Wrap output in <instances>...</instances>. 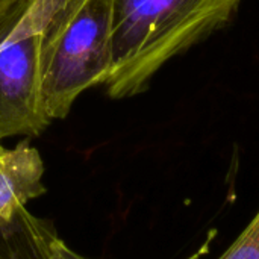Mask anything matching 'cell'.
Masks as SVG:
<instances>
[{
    "label": "cell",
    "mask_w": 259,
    "mask_h": 259,
    "mask_svg": "<svg viewBox=\"0 0 259 259\" xmlns=\"http://www.w3.org/2000/svg\"><path fill=\"white\" fill-rule=\"evenodd\" d=\"M112 99L134 97L173 56L223 27L241 0H111Z\"/></svg>",
    "instance_id": "obj_1"
},
{
    "label": "cell",
    "mask_w": 259,
    "mask_h": 259,
    "mask_svg": "<svg viewBox=\"0 0 259 259\" xmlns=\"http://www.w3.org/2000/svg\"><path fill=\"white\" fill-rule=\"evenodd\" d=\"M111 70V0H62L41 42V91L52 121L65 118L83 91L105 85Z\"/></svg>",
    "instance_id": "obj_2"
},
{
    "label": "cell",
    "mask_w": 259,
    "mask_h": 259,
    "mask_svg": "<svg viewBox=\"0 0 259 259\" xmlns=\"http://www.w3.org/2000/svg\"><path fill=\"white\" fill-rule=\"evenodd\" d=\"M62 0H35L0 42V143L38 137L52 123L41 91L44 29Z\"/></svg>",
    "instance_id": "obj_3"
},
{
    "label": "cell",
    "mask_w": 259,
    "mask_h": 259,
    "mask_svg": "<svg viewBox=\"0 0 259 259\" xmlns=\"http://www.w3.org/2000/svg\"><path fill=\"white\" fill-rule=\"evenodd\" d=\"M44 162L27 140L0 152V226L9 223L26 205L46 194Z\"/></svg>",
    "instance_id": "obj_4"
},
{
    "label": "cell",
    "mask_w": 259,
    "mask_h": 259,
    "mask_svg": "<svg viewBox=\"0 0 259 259\" xmlns=\"http://www.w3.org/2000/svg\"><path fill=\"white\" fill-rule=\"evenodd\" d=\"M56 235L52 223L21 208L9 223L0 226V259H50Z\"/></svg>",
    "instance_id": "obj_5"
},
{
    "label": "cell",
    "mask_w": 259,
    "mask_h": 259,
    "mask_svg": "<svg viewBox=\"0 0 259 259\" xmlns=\"http://www.w3.org/2000/svg\"><path fill=\"white\" fill-rule=\"evenodd\" d=\"M219 259H259V211Z\"/></svg>",
    "instance_id": "obj_6"
},
{
    "label": "cell",
    "mask_w": 259,
    "mask_h": 259,
    "mask_svg": "<svg viewBox=\"0 0 259 259\" xmlns=\"http://www.w3.org/2000/svg\"><path fill=\"white\" fill-rule=\"evenodd\" d=\"M35 0H0V42L18 24Z\"/></svg>",
    "instance_id": "obj_7"
},
{
    "label": "cell",
    "mask_w": 259,
    "mask_h": 259,
    "mask_svg": "<svg viewBox=\"0 0 259 259\" xmlns=\"http://www.w3.org/2000/svg\"><path fill=\"white\" fill-rule=\"evenodd\" d=\"M50 259H88L73 250L61 237H55L50 246Z\"/></svg>",
    "instance_id": "obj_8"
},
{
    "label": "cell",
    "mask_w": 259,
    "mask_h": 259,
    "mask_svg": "<svg viewBox=\"0 0 259 259\" xmlns=\"http://www.w3.org/2000/svg\"><path fill=\"white\" fill-rule=\"evenodd\" d=\"M3 150V146H2V143H0V152Z\"/></svg>",
    "instance_id": "obj_9"
}]
</instances>
